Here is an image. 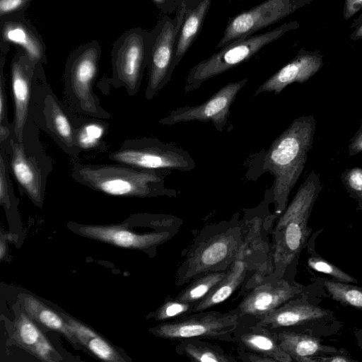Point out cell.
I'll list each match as a JSON object with an SVG mask.
<instances>
[{"mask_svg": "<svg viewBox=\"0 0 362 362\" xmlns=\"http://www.w3.org/2000/svg\"><path fill=\"white\" fill-rule=\"evenodd\" d=\"M211 4V0H199L194 6H188L177 40L173 61L175 69L200 33Z\"/></svg>", "mask_w": 362, "mask_h": 362, "instance_id": "23", "label": "cell"}, {"mask_svg": "<svg viewBox=\"0 0 362 362\" xmlns=\"http://www.w3.org/2000/svg\"><path fill=\"white\" fill-rule=\"evenodd\" d=\"M299 26L298 22L295 21L284 23L272 30L237 40L221 47L219 51L200 61L189 70L184 92L197 90L207 80L248 60L264 47L286 33L298 29Z\"/></svg>", "mask_w": 362, "mask_h": 362, "instance_id": "6", "label": "cell"}, {"mask_svg": "<svg viewBox=\"0 0 362 362\" xmlns=\"http://www.w3.org/2000/svg\"><path fill=\"white\" fill-rule=\"evenodd\" d=\"M6 54L1 53L0 57V124L13 127L8 122L7 114V98L6 93V78L4 74V67L6 62Z\"/></svg>", "mask_w": 362, "mask_h": 362, "instance_id": "34", "label": "cell"}, {"mask_svg": "<svg viewBox=\"0 0 362 362\" xmlns=\"http://www.w3.org/2000/svg\"><path fill=\"white\" fill-rule=\"evenodd\" d=\"M348 354L346 350H338L337 353L321 356L318 358L317 362H355Z\"/></svg>", "mask_w": 362, "mask_h": 362, "instance_id": "38", "label": "cell"}, {"mask_svg": "<svg viewBox=\"0 0 362 362\" xmlns=\"http://www.w3.org/2000/svg\"><path fill=\"white\" fill-rule=\"evenodd\" d=\"M248 78L233 81L221 87L204 103L194 106H182L173 110L159 119L162 125H173L192 121L211 122L219 132L228 123L230 108L239 91L246 85Z\"/></svg>", "mask_w": 362, "mask_h": 362, "instance_id": "15", "label": "cell"}, {"mask_svg": "<svg viewBox=\"0 0 362 362\" xmlns=\"http://www.w3.org/2000/svg\"><path fill=\"white\" fill-rule=\"evenodd\" d=\"M163 13L175 12L180 0H151Z\"/></svg>", "mask_w": 362, "mask_h": 362, "instance_id": "41", "label": "cell"}, {"mask_svg": "<svg viewBox=\"0 0 362 362\" xmlns=\"http://www.w3.org/2000/svg\"><path fill=\"white\" fill-rule=\"evenodd\" d=\"M187 0H180L173 18L163 17L150 31L148 77L146 99H153L171 79L177 37L187 8Z\"/></svg>", "mask_w": 362, "mask_h": 362, "instance_id": "7", "label": "cell"}, {"mask_svg": "<svg viewBox=\"0 0 362 362\" xmlns=\"http://www.w3.org/2000/svg\"><path fill=\"white\" fill-rule=\"evenodd\" d=\"M43 78L42 64L35 63L18 48L11 62V86L14 103L12 134L19 141L23 140L28 122L33 91Z\"/></svg>", "mask_w": 362, "mask_h": 362, "instance_id": "14", "label": "cell"}, {"mask_svg": "<svg viewBox=\"0 0 362 362\" xmlns=\"http://www.w3.org/2000/svg\"><path fill=\"white\" fill-rule=\"evenodd\" d=\"M79 231L83 235L116 246L133 249L155 247L173 238L179 230H163L138 234L122 226H86Z\"/></svg>", "mask_w": 362, "mask_h": 362, "instance_id": "19", "label": "cell"}, {"mask_svg": "<svg viewBox=\"0 0 362 362\" xmlns=\"http://www.w3.org/2000/svg\"><path fill=\"white\" fill-rule=\"evenodd\" d=\"M228 270L210 272L192 280L174 298L180 301L197 305L223 280Z\"/></svg>", "mask_w": 362, "mask_h": 362, "instance_id": "26", "label": "cell"}, {"mask_svg": "<svg viewBox=\"0 0 362 362\" xmlns=\"http://www.w3.org/2000/svg\"><path fill=\"white\" fill-rule=\"evenodd\" d=\"M322 189L318 175L310 172L275 221L271 234L273 272L270 276L288 279V274L296 267L312 233L308 220Z\"/></svg>", "mask_w": 362, "mask_h": 362, "instance_id": "2", "label": "cell"}, {"mask_svg": "<svg viewBox=\"0 0 362 362\" xmlns=\"http://www.w3.org/2000/svg\"><path fill=\"white\" fill-rule=\"evenodd\" d=\"M348 152L349 155L351 156L362 152V125L351 138L348 147Z\"/></svg>", "mask_w": 362, "mask_h": 362, "instance_id": "40", "label": "cell"}, {"mask_svg": "<svg viewBox=\"0 0 362 362\" xmlns=\"http://www.w3.org/2000/svg\"><path fill=\"white\" fill-rule=\"evenodd\" d=\"M342 183L349 196L362 209V168L347 169L341 174Z\"/></svg>", "mask_w": 362, "mask_h": 362, "instance_id": "32", "label": "cell"}, {"mask_svg": "<svg viewBox=\"0 0 362 362\" xmlns=\"http://www.w3.org/2000/svg\"><path fill=\"white\" fill-rule=\"evenodd\" d=\"M13 132V127L0 124V144L6 142Z\"/></svg>", "mask_w": 362, "mask_h": 362, "instance_id": "43", "label": "cell"}, {"mask_svg": "<svg viewBox=\"0 0 362 362\" xmlns=\"http://www.w3.org/2000/svg\"><path fill=\"white\" fill-rule=\"evenodd\" d=\"M275 332L281 349L293 361L317 362L318 358L338 351L334 346L322 344L313 333L297 329H283Z\"/></svg>", "mask_w": 362, "mask_h": 362, "instance_id": "22", "label": "cell"}, {"mask_svg": "<svg viewBox=\"0 0 362 362\" xmlns=\"http://www.w3.org/2000/svg\"><path fill=\"white\" fill-rule=\"evenodd\" d=\"M300 8L310 4L313 0H293Z\"/></svg>", "mask_w": 362, "mask_h": 362, "instance_id": "46", "label": "cell"}, {"mask_svg": "<svg viewBox=\"0 0 362 362\" xmlns=\"http://www.w3.org/2000/svg\"><path fill=\"white\" fill-rule=\"evenodd\" d=\"M14 337L17 342L32 354L46 337L33 321L25 313H21L15 326Z\"/></svg>", "mask_w": 362, "mask_h": 362, "instance_id": "28", "label": "cell"}, {"mask_svg": "<svg viewBox=\"0 0 362 362\" xmlns=\"http://www.w3.org/2000/svg\"><path fill=\"white\" fill-rule=\"evenodd\" d=\"M321 282L329 296L344 306L362 311V287L334 279H321Z\"/></svg>", "mask_w": 362, "mask_h": 362, "instance_id": "27", "label": "cell"}, {"mask_svg": "<svg viewBox=\"0 0 362 362\" xmlns=\"http://www.w3.org/2000/svg\"><path fill=\"white\" fill-rule=\"evenodd\" d=\"M238 361L243 362H275L274 359L247 350L238 349Z\"/></svg>", "mask_w": 362, "mask_h": 362, "instance_id": "37", "label": "cell"}, {"mask_svg": "<svg viewBox=\"0 0 362 362\" xmlns=\"http://www.w3.org/2000/svg\"><path fill=\"white\" fill-rule=\"evenodd\" d=\"M245 235V222L238 214L230 219L205 226L185 250L176 272L177 286L210 272L228 269Z\"/></svg>", "mask_w": 362, "mask_h": 362, "instance_id": "3", "label": "cell"}, {"mask_svg": "<svg viewBox=\"0 0 362 362\" xmlns=\"http://www.w3.org/2000/svg\"><path fill=\"white\" fill-rule=\"evenodd\" d=\"M86 346L100 359L108 361H123L116 351L105 340L98 335L89 339Z\"/></svg>", "mask_w": 362, "mask_h": 362, "instance_id": "33", "label": "cell"}, {"mask_svg": "<svg viewBox=\"0 0 362 362\" xmlns=\"http://www.w3.org/2000/svg\"><path fill=\"white\" fill-rule=\"evenodd\" d=\"M200 338H188L178 341L175 352L192 361L237 362L238 358L227 354L219 346L206 342Z\"/></svg>", "mask_w": 362, "mask_h": 362, "instance_id": "24", "label": "cell"}, {"mask_svg": "<svg viewBox=\"0 0 362 362\" xmlns=\"http://www.w3.org/2000/svg\"><path fill=\"white\" fill-rule=\"evenodd\" d=\"M150 31L137 27L123 33L114 42L111 57L112 75L108 78L114 88H124L136 95L148 66Z\"/></svg>", "mask_w": 362, "mask_h": 362, "instance_id": "9", "label": "cell"}, {"mask_svg": "<svg viewBox=\"0 0 362 362\" xmlns=\"http://www.w3.org/2000/svg\"><path fill=\"white\" fill-rule=\"evenodd\" d=\"M339 322L332 311L312 303L305 291L268 313L255 325L272 332L297 329L315 335L322 333L327 335L335 327L339 329Z\"/></svg>", "mask_w": 362, "mask_h": 362, "instance_id": "10", "label": "cell"}, {"mask_svg": "<svg viewBox=\"0 0 362 362\" xmlns=\"http://www.w3.org/2000/svg\"><path fill=\"white\" fill-rule=\"evenodd\" d=\"M101 54V47L97 40L81 45L67 58L64 78L67 100L76 112L107 119L110 114L102 107L93 89Z\"/></svg>", "mask_w": 362, "mask_h": 362, "instance_id": "5", "label": "cell"}, {"mask_svg": "<svg viewBox=\"0 0 362 362\" xmlns=\"http://www.w3.org/2000/svg\"><path fill=\"white\" fill-rule=\"evenodd\" d=\"M305 291V288L287 279L269 276L247 292L238 306L231 310L239 322L255 324L268 313Z\"/></svg>", "mask_w": 362, "mask_h": 362, "instance_id": "12", "label": "cell"}, {"mask_svg": "<svg viewBox=\"0 0 362 362\" xmlns=\"http://www.w3.org/2000/svg\"><path fill=\"white\" fill-rule=\"evenodd\" d=\"M316 122L313 115L296 118L264 153L263 173L274 177L267 202L272 203L275 214L281 215L288 205V197L298 180L308 153L313 144Z\"/></svg>", "mask_w": 362, "mask_h": 362, "instance_id": "1", "label": "cell"}, {"mask_svg": "<svg viewBox=\"0 0 362 362\" xmlns=\"http://www.w3.org/2000/svg\"><path fill=\"white\" fill-rule=\"evenodd\" d=\"M238 325V316L232 310L221 313L206 310L161 322L151 332L170 340L200 338L233 342V333Z\"/></svg>", "mask_w": 362, "mask_h": 362, "instance_id": "11", "label": "cell"}, {"mask_svg": "<svg viewBox=\"0 0 362 362\" xmlns=\"http://www.w3.org/2000/svg\"><path fill=\"white\" fill-rule=\"evenodd\" d=\"M45 128L60 147L71 157L77 156L78 148L75 137L76 127L52 91L42 94Z\"/></svg>", "mask_w": 362, "mask_h": 362, "instance_id": "20", "label": "cell"}, {"mask_svg": "<svg viewBox=\"0 0 362 362\" xmlns=\"http://www.w3.org/2000/svg\"><path fill=\"white\" fill-rule=\"evenodd\" d=\"M105 127L100 122L90 121L82 123L75 129L76 144L80 150L98 148L102 144Z\"/></svg>", "mask_w": 362, "mask_h": 362, "instance_id": "29", "label": "cell"}, {"mask_svg": "<svg viewBox=\"0 0 362 362\" xmlns=\"http://www.w3.org/2000/svg\"><path fill=\"white\" fill-rule=\"evenodd\" d=\"M354 333L358 346L362 349V329L355 328Z\"/></svg>", "mask_w": 362, "mask_h": 362, "instance_id": "44", "label": "cell"}, {"mask_svg": "<svg viewBox=\"0 0 362 362\" xmlns=\"http://www.w3.org/2000/svg\"><path fill=\"white\" fill-rule=\"evenodd\" d=\"M238 349L247 350L271 358L275 362H293L278 343L275 332L255 324L240 323L233 333Z\"/></svg>", "mask_w": 362, "mask_h": 362, "instance_id": "21", "label": "cell"}, {"mask_svg": "<svg viewBox=\"0 0 362 362\" xmlns=\"http://www.w3.org/2000/svg\"><path fill=\"white\" fill-rule=\"evenodd\" d=\"M1 53L7 54L9 45L22 49L28 57L37 64H47L46 45L35 27L24 14L0 18Z\"/></svg>", "mask_w": 362, "mask_h": 362, "instance_id": "17", "label": "cell"}, {"mask_svg": "<svg viewBox=\"0 0 362 362\" xmlns=\"http://www.w3.org/2000/svg\"><path fill=\"white\" fill-rule=\"evenodd\" d=\"M300 8L293 0H266L243 11L228 21L216 48L221 49L233 41L252 35Z\"/></svg>", "mask_w": 362, "mask_h": 362, "instance_id": "16", "label": "cell"}, {"mask_svg": "<svg viewBox=\"0 0 362 362\" xmlns=\"http://www.w3.org/2000/svg\"><path fill=\"white\" fill-rule=\"evenodd\" d=\"M68 323L76 338L83 344L86 345L89 339L97 335L91 329L74 320H69Z\"/></svg>", "mask_w": 362, "mask_h": 362, "instance_id": "36", "label": "cell"}, {"mask_svg": "<svg viewBox=\"0 0 362 362\" xmlns=\"http://www.w3.org/2000/svg\"><path fill=\"white\" fill-rule=\"evenodd\" d=\"M350 28L353 30L349 36L350 40L358 41L362 40V12L357 18L354 19Z\"/></svg>", "mask_w": 362, "mask_h": 362, "instance_id": "42", "label": "cell"}, {"mask_svg": "<svg viewBox=\"0 0 362 362\" xmlns=\"http://www.w3.org/2000/svg\"><path fill=\"white\" fill-rule=\"evenodd\" d=\"M33 0H0V18L24 14Z\"/></svg>", "mask_w": 362, "mask_h": 362, "instance_id": "35", "label": "cell"}, {"mask_svg": "<svg viewBox=\"0 0 362 362\" xmlns=\"http://www.w3.org/2000/svg\"><path fill=\"white\" fill-rule=\"evenodd\" d=\"M0 245V257L2 259L6 253V242L4 241L3 238H1Z\"/></svg>", "mask_w": 362, "mask_h": 362, "instance_id": "45", "label": "cell"}, {"mask_svg": "<svg viewBox=\"0 0 362 362\" xmlns=\"http://www.w3.org/2000/svg\"><path fill=\"white\" fill-rule=\"evenodd\" d=\"M6 154L9 156L8 168L18 184L29 198L36 204L41 205L46 187L47 176L52 167H45V156L40 155L31 149L25 138L19 141L13 134L4 143Z\"/></svg>", "mask_w": 362, "mask_h": 362, "instance_id": "13", "label": "cell"}, {"mask_svg": "<svg viewBox=\"0 0 362 362\" xmlns=\"http://www.w3.org/2000/svg\"><path fill=\"white\" fill-rule=\"evenodd\" d=\"M306 247H308V252L309 253V257L307 260L309 268L315 272L327 274L330 276L332 279L339 281L351 284L358 282L354 276L349 275L339 267L320 256L310 247L308 243Z\"/></svg>", "mask_w": 362, "mask_h": 362, "instance_id": "30", "label": "cell"}, {"mask_svg": "<svg viewBox=\"0 0 362 362\" xmlns=\"http://www.w3.org/2000/svg\"><path fill=\"white\" fill-rule=\"evenodd\" d=\"M166 170L145 169L130 165L83 164L76 163L71 176L78 183L111 196L123 197H176L177 192L166 188Z\"/></svg>", "mask_w": 362, "mask_h": 362, "instance_id": "4", "label": "cell"}, {"mask_svg": "<svg viewBox=\"0 0 362 362\" xmlns=\"http://www.w3.org/2000/svg\"><path fill=\"white\" fill-rule=\"evenodd\" d=\"M109 160L134 167L182 172L193 170L195 161L185 149L154 137L127 139L116 151L108 154Z\"/></svg>", "mask_w": 362, "mask_h": 362, "instance_id": "8", "label": "cell"}, {"mask_svg": "<svg viewBox=\"0 0 362 362\" xmlns=\"http://www.w3.org/2000/svg\"><path fill=\"white\" fill-rule=\"evenodd\" d=\"M25 310L30 317L35 319L43 326L61 332L70 340L74 341L76 337L71 327L57 313L52 310L40 301L31 296L23 298Z\"/></svg>", "mask_w": 362, "mask_h": 362, "instance_id": "25", "label": "cell"}, {"mask_svg": "<svg viewBox=\"0 0 362 362\" xmlns=\"http://www.w3.org/2000/svg\"><path fill=\"white\" fill-rule=\"evenodd\" d=\"M362 8V0H345L343 8V17L345 20L352 18Z\"/></svg>", "mask_w": 362, "mask_h": 362, "instance_id": "39", "label": "cell"}, {"mask_svg": "<svg viewBox=\"0 0 362 362\" xmlns=\"http://www.w3.org/2000/svg\"><path fill=\"white\" fill-rule=\"evenodd\" d=\"M197 303L183 302L175 298H168L156 311L154 317L158 321L168 322L194 313Z\"/></svg>", "mask_w": 362, "mask_h": 362, "instance_id": "31", "label": "cell"}, {"mask_svg": "<svg viewBox=\"0 0 362 362\" xmlns=\"http://www.w3.org/2000/svg\"><path fill=\"white\" fill-rule=\"evenodd\" d=\"M322 66L323 56L319 51L302 47L291 61L264 81L255 91L254 95L263 93L278 95L289 84L307 81Z\"/></svg>", "mask_w": 362, "mask_h": 362, "instance_id": "18", "label": "cell"}]
</instances>
